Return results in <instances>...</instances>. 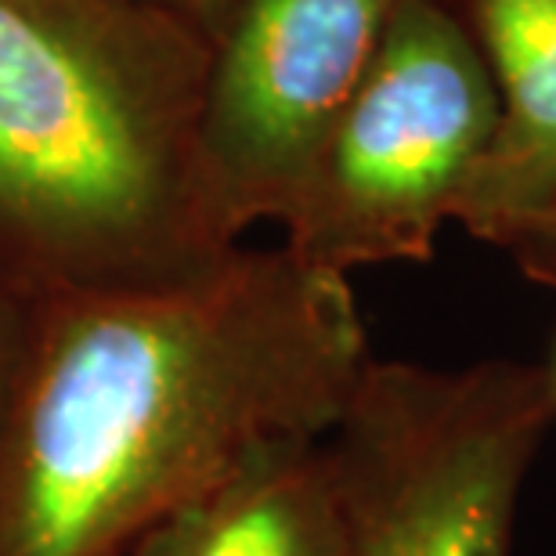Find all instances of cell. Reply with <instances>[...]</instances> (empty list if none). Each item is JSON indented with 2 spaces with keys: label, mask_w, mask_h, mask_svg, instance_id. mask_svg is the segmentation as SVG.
<instances>
[{
  "label": "cell",
  "mask_w": 556,
  "mask_h": 556,
  "mask_svg": "<svg viewBox=\"0 0 556 556\" xmlns=\"http://www.w3.org/2000/svg\"><path fill=\"white\" fill-rule=\"evenodd\" d=\"M402 0H236L214 40L195 177L210 231L239 247L293 210Z\"/></svg>",
  "instance_id": "obj_5"
},
{
  "label": "cell",
  "mask_w": 556,
  "mask_h": 556,
  "mask_svg": "<svg viewBox=\"0 0 556 556\" xmlns=\"http://www.w3.org/2000/svg\"><path fill=\"white\" fill-rule=\"evenodd\" d=\"M503 250L531 282L556 289V203L539 210L535 217L520 220L503 239Z\"/></svg>",
  "instance_id": "obj_9"
},
{
  "label": "cell",
  "mask_w": 556,
  "mask_h": 556,
  "mask_svg": "<svg viewBox=\"0 0 556 556\" xmlns=\"http://www.w3.org/2000/svg\"><path fill=\"white\" fill-rule=\"evenodd\" d=\"M498 98V124L466 181L455 225L503 247L556 203V0H448Z\"/></svg>",
  "instance_id": "obj_6"
},
{
  "label": "cell",
  "mask_w": 556,
  "mask_h": 556,
  "mask_svg": "<svg viewBox=\"0 0 556 556\" xmlns=\"http://www.w3.org/2000/svg\"><path fill=\"white\" fill-rule=\"evenodd\" d=\"M369 362L351 278L286 247L40 304L0 444V556H124L264 444L326 438Z\"/></svg>",
  "instance_id": "obj_1"
},
{
  "label": "cell",
  "mask_w": 556,
  "mask_h": 556,
  "mask_svg": "<svg viewBox=\"0 0 556 556\" xmlns=\"http://www.w3.org/2000/svg\"><path fill=\"white\" fill-rule=\"evenodd\" d=\"M495 124L492 76L455 8L402 0L282 220V247L348 278L427 264Z\"/></svg>",
  "instance_id": "obj_4"
},
{
  "label": "cell",
  "mask_w": 556,
  "mask_h": 556,
  "mask_svg": "<svg viewBox=\"0 0 556 556\" xmlns=\"http://www.w3.org/2000/svg\"><path fill=\"white\" fill-rule=\"evenodd\" d=\"M214 40L138 0H0V282L29 304L220 264L195 177Z\"/></svg>",
  "instance_id": "obj_2"
},
{
  "label": "cell",
  "mask_w": 556,
  "mask_h": 556,
  "mask_svg": "<svg viewBox=\"0 0 556 556\" xmlns=\"http://www.w3.org/2000/svg\"><path fill=\"white\" fill-rule=\"evenodd\" d=\"M556 419L546 365L372 358L321 444L348 556H509Z\"/></svg>",
  "instance_id": "obj_3"
},
{
  "label": "cell",
  "mask_w": 556,
  "mask_h": 556,
  "mask_svg": "<svg viewBox=\"0 0 556 556\" xmlns=\"http://www.w3.org/2000/svg\"><path fill=\"white\" fill-rule=\"evenodd\" d=\"M37 304L26 296L11 293L0 282V444H4V430L15 413L22 376H26L33 337H37Z\"/></svg>",
  "instance_id": "obj_8"
},
{
  "label": "cell",
  "mask_w": 556,
  "mask_h": 556,
  "mask_svg": "<svg viewBox=\"0 0 556 556\" xmlns=\"http://www.w3.org/2000/svg\"><path fill=\"white\" fill-rule=\"evenodd\" d=\"M546 372H549V383H553V397H556V351H553V362L546 365Z\"/></svg>",
  "instance_id": "obj_11"
},
{
  "label": "cell",
  "mask_w": 556,
  "mask_h": 556,
  "mask_svg": "<svg viewBox=\"0 0 556 556\" xmlns=\"http://www.w3.org/2000/svg\"><path fill=\"white\" fill-rule=\"evenodd\" d=\"M124 556H348L326 444H264L144 528Z\"/></svg>",
  "instance_id": "obj_7"
},
{
  "label": "cell",
  "mask_w": 556,
  "mask_h": 556,
  "mask_svg": "<svg viewBox=\"0 0 556 556\" xmlns=\"http://www.w3.org/2000/svg\"><path fill=\"white\" fill-rule=\"evenodd\" d=\"M138 4H149V8H160V11H170V15L192 22L206 33L210 40H217V33L225 29L228 22V11L236 0H138Z\"/></svg>",
  "instance_id": "obj_10"
}]
</instances>
